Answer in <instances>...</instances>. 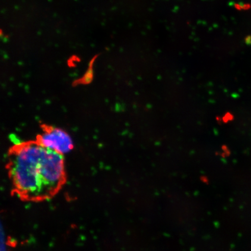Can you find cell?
I'll use <instances>...</instances> for the list:
<instances>
[{
	"label": "cell",
	"instance_id": "1",
	"mask_svg": "<svg viewBox=\"0 0 251 251\" xmlns=\"http://www.w3.org/2000/svg\"><path fill=\"white\" fill-rule=\"evenodd\" d=\"M8 172L12 191L24 201L51 199L66 182L64 155L37 141L17 144L11 150Z\"/></svg>",
	"mask_w": 251,
	"mask_h": 251
},
{
	"label": "cell",
	"instance_id": "2",
	"mask_svg": "<svg viewBox=\"0 0 251 251\" xmlns=\"http://www.w3.org/2000/svg\"><path fill=\"white\" fill-rule=\"evenodd\" d=\"M37 141L45 148L62 155L70 152L74 148L73 141L70 134L56 127H50L43 130Z\"/></svg>",
	"mask_w": 251,
	"mask_h": 251
},
{
	"label": "cell",
	"instance_id": "3",
	"mask_svg": "<svg viewBox=\"0 0 251 251\" xmlns=\"http://www.w3.org/2000/svg\"><path fill=\"white\" fill-rule=\"evenodd\" d=\"M1 251H8L7 238H6L4 230L1 226Z\"/></svg>",
	"mask_w": 251,
	"mask_h": 251
}]
</instances>
